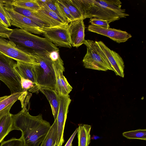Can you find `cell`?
<instances>
[{
	"label": "cell",
	"instance_id": "obj_1",
	"mask_svg": "<svg viewBox=\"0 0 146 146\" xmlns=\"http://www.w3.org/2000/svg\"><path fill=\"white\" fill-rule=\"evenodd\" d=\"M28 104L21 106V111L12 114L14 130L21 131L26 146H39L51 125L48 122L43 119L41 114L31 115L29 108H27Z\"/></svg>",
	"mask_w": 146,
	"mask_h": 146
},
{
	"label": "cell",
	"instance_id": "obj_2",
	"mask_svg": "<svg viewBox=\"0 0 146 146\" xmlns=\"http://www.w3.org/2000/svg\"><path fill=\"white\" fill-rule=\"evenodd\" d=\"M81 12L84 20L96 17L110 23L129 15L121 8L119 0H72Z\"/></svg>",
	"mask_w": 146,
	"mask_h": 146
},
{
	"label": "cell",
	"instance_id": "obj_3",
	"mask_svg": "<svg viewBox=\"0 0 146 146\" xmlns=\"http://www.w3.org/2000/svg\"><path fill=\"white\" fill-rule=\"evenodd\" d=\"M17 47L32 55H45L54 51H59L56 46L45 38L16 28L8 39Z\"/></svg>",
	"mask_w": 146,
	"mask_h": 146
},
{
	"label": "cell",
	"instance_id": "obj_4",
	"mask_svg": "<svg viewBox=\"0 0 146 146\" xmlns=\"http://www.w3.org/2000/svg\"><path fill=\"white\" fill-rule=\"evenodd\" d=\"M48 54L45 55H33L39 64L38 65H34V71L37 84L40 89L47 88L55 90L56 75L53 63Z\"/></svg>",
	"mask_w": 146,
	"mask_h": 146
},
{
	"label": "cell",
	"instance_id": "obj_5",
	"mask_svg": "<svg viewBox=\"0 0 146 146\" xmlns=\"http://www.w3.org/2000/svg\"><path fill=\"white\" fill-rule=\"evenodd\" d=\"M84 44L87 47L86 53L82 60L85 68L104 71L108 70L113 71L97 41L85 40Z\"/></svg>",
	"mask_w": 146,
	"mask_h": 146
},
{
	"label": "cell",
	"instance_id": "obj_6",
	"mask_svg": "<svg viewBox=\"0 0 146 146\" xmlns=\"http://www.w3.org/2000/svg\"><path fill=\"white\" fill-rule=\"evenodd\" d=\"M13 59L0 52V80L10 89L11 94L22 92L21 77L15 67Z\"/></svg>",
	"mask_w": 146,
	"mask_h": 146
},
{
	"label": "cell",
	"instance_id": "obj_7",
	"mask_svg": "<svg viewBox=\"0 0 146 146\" xmlns=\"http://www.w3.org/2000/svg\"><path fill=\"white\" fill-rule=\"evenodd\" d=\"M69 23L55 27H44L42 34L44 38L56 46L71 48L68 31Z\"/></svg>",
	"mask_w": 146,
	"mask_h": 146
},
{
	"label": "cell",
	"instance_id": "obj_8",
	"mask_svg": "<svg viewBox=\"0 0 146 146\" xmlns=\"http://www.w3.org/2000/svg\"><path fill=\"white\" fill-rule=\"evenodd\" d=\"M0 52L17 62L39 65L33 56L19 48L12 42L1 37Z\"/></svg>",
	"mask_w": 146,
	"mask_h": 146
},
{
	"label": "cell",
	"instance_id": "obj_9",
	"mask_svg": "<svg viewBox=\"0 0 146 146\" xmlns=\"http://www.w3.org/2000/svg\"><path fill=\"white\" fill-rule=\"evenodd\" d=\"M4 8L9 16L11 25L31 33L38 35L43 34V27L10 7L4 6Z\"/></svg>",
	"mask_w": 146,
	"mask_h": 146
},
{
	"label": "cell",
	"instance_id": "obj_10",
	"mask_svg": "<svg viewBox=\"0 0 146 146\" xmlns=\"http://www.w3.org/2000/svg\"><path fill=\"white\" fill-rule=\"evenodd\" d=\"M60 100L59 111L56 119L57 123V134L56 144L61 146L64 142V131L68 111L71 101L70 96L59 95Z\"/></svg>",
	"mask_w": 146,
	"mask_h": 146
},
{
	"label": "cell",
	"instance_id": "obj_11",
	"mask_svg": "<svg viewBox=\"0 0 146 146\" xmlns=\"http://www.w3.org/2000/svg\"><path fill=\"white\" fill-rule=\"evenodd\" d=\"M97 42L108 60L116 75L123 78L124 64L121 56L117 53L108 48L102 41H100Z\"/></svg>",
	"mask_w": 146,
	"mask_h": 146
},
{
	"label": "cell",
	"instance_id": "obj_12",
	"mask_svg": "<svg viewBox=\"0 0 146 146\" xmlns=\"http://www.w3.org/2000/svg\"><path fill=\"white\" fill-rule=\"evenodd\" d=\"M88 30L91 32L108 37L118 43L125 42L132 37L130 34L126 31L110 27L107 28L90 25Z\"/></svg>",
	"mask_w": 146,
	"mask_h": 146
},
{
	"label": "cell",
	"instance_id": "obj_13",
	"mask_svg": "<svg viewBox=\"0 0 146 146\" xmlns=\"http://www.w3.org/2000/svg\"><path fill=\"white\" fill-rule=\"evenodd\" d=\"M85 27L82 19L75 20L68 25V31L72 46L76 48L84 44Z\"/></svg>",
	"mask_w": 146,
	"mask_h": 146
},
{
	"label": "cell",
	"instance_id": "obj_14",
	"mask_svg": "<svg viewBox=\"0 0 146 146\" xmlns=\"http://www.w3.org/2000/svg\"><path fill=\"white\" fill-rule=\"evenodd\" d=\"M38 3L41 8L35 12V13L50 27L57 26L65 23H69L64 22L56 13L43 4Z\"/></svg>",
	"mask_w": 146,
	"mask_h": 146
},
{
	"label": "cell",
	"instance_id": "obj_15",
	"mask_svg": "<svg viewBox=\"0 0 146 146\" xmlns=\"http://www.w3.org/2000/svg\"><path fill=\"white\" fill-rule=\"evenodd\" d=\"M53 67L56 80L55 91L59 95H68L72 89V87L63 75V72L60 70H57Z\"/></svg>",
	"mask_w": 146,
	"mask_h": 146
},
{
	"label": "cell",
	"instance_id": "obj_16",
	"mask_svg": "<svg viewBox=\"0 0 146 146\" xmlns=\"http://www.w3.org/2000/svg\"><path fill=\"white\" fill-rule=\"evenodd\" d=\"M34 65L32 64L17 61L15 68L20 77L28 79L38 86L34 71Z\"/></svg>",
	"mask_w": 146,
	"mask_h": 146
},
{
	"label": "cell",
	"instance_id": "obj_17",
	"mask_svg": "<svg viewBox=\"0 0 146 146\" xmlns=\"http://www.w3.org/2000/svg\"><path fill=\"white\" fill-rule=\"evenodd\" d=\"M13 130L14 127L12 114L8 111L0 117V143Z\"/></svg>",
	"mask_w": 146,
	"mask_h": 146
},
{
	"label": "cell",
	"instance_id": "obj_18",
	"mask_svg": "<svg viewBox=\"0 0 146 146\" xmlns=\"http://www.w3.org/2000/svg\"><path fill=\"white\" fill-rule=\"evenodd\" d=\"M40 91L46 97L51 106L54 120L56 119L59 111L60 100L59 96L54 90L49 88H42Z\"/></svg>",
	"mask_w": 146,
	"mask_h": 146
},
{
	"label": "cell",
	"instance_id": "obj_19",
	"mask_svg": "<svg viewBox=\"0 0 146 146\" xmlns=\"http://www.w3.org/2000/svg\"><path fill=\"white\" fill-rule=\"evenodd\" d=\"M91 126L80 124L77 128L78 146H88L91 142Z\"/></svg>",
	"mask_w": 146,
	"mask_h": 146
},
{
	"label": "cell",
	"instance_id": "obj_20",
	"mask_svg": "<svg viewBox=\"0 0 146 146\" xmlns=\"http://www.w3.org/2000/svg\"><path fill=\"white\" fill-rule=\"evenodd\" d=\"M8 3L5 6L9 7L13 9L16 12L31 19L43 27H50L35 12L23 8L11 5L9 4Z\"/></svg>",
	"mask_w": 146,
	"mask_h": 146
},
{
	"label": "cell",
	"instance_id": "obj_21",
	"mask_svg": "<svg viewBox=\"0 0 146 146\" xmlns=\"http://www.w3.org/2000/svg\"><path fill=\"white\" fill-rule=\"evenodd\" d=\"M11 5L20 7L34 12L39 10L41 7L36 0H13L9 1Z\"/></svg>",
	"mask_w": 146,
	"mask_h": 146
},
{
	"label": "cell",
	"instance_id": "obj_22",
	"mask_svg": "<svg viewBox=\"0 0 146 146\" xmlns=\"http://www.w3.org/2000/svg\"><path fill=\"white\" fill-rule=\"evenodd\" d=\"M57 134V123L56 119L51 126L40 146H54L56 143Z\"/></svg>",
	"mask_w": 146,
	"mask_h": 146
},
{
	"label": "cell",
	"instance_id": "obj_23",
	"mask_svg": "<svg viewBox=\"0 0 146 146\" xmlns=\"http://www.w3.org/2000/svg\"><path fill=\"white\" fill-rule=\"evenodd\" d=\"M22 92L11 94L0 101V117L10 110L15 103L19 100Z\"/></svg>",
	"mask_w": 146,
	"mask_h": 146
},
{
	"label": "cell",
	"instance_id": "obj_24",
	"mask_svg": "<svg viewBox=\"0 0 146 146\" xmlns=\"http://www.w3.org/2000/svg\"><path fill=\"white\" fill-rule=\"evenodd\" d=\"M38 3H42L46 6L49 9L56 13L64 22L67 21L60 9L56 0H36Z\"/></svg>",
	"mask_w": 146,
	"mask_h": 146
},
{
	"label": "cell",
	"instance_id": "obj_25",
	"mask_svg": "<svg viewBox=\"0 0 146 146\" xmlns=\"http://www.w3.org/2000/svg\"><path fill=\"white\" fill-rule=\"evenodd\" d=\"M61 0L69 9L75 20L81 19L84 20L81 12L72 0Z\"/></svg>",
	"mask_w": 146,
	"mask_h": 146
},
{
	"label": "cell",
	"instance_id": "obj_26",
	"mask_svg": "<svg viewBox=\"0 0 146 146\" xmlns=\"http://www.w3.org/2000/svg\"><path fill=\"white\" fill-rule=\"evenodd\" d=\"M123 136L129 139H139L146 141V129H139L123 132Z\"/></svg>",
	"mask_w": 146,
	"mask_h": 146
},
{
	"label": "cell",
	"instance_id": "obj_27",
	"mask_svg": "<svg viewBox=\"0 0 146 146\" xmlns=\"http://www.w3.org/2000/svg\"><path fill=\"white\" fill-rule=\"evenodd\" d=\"M48 55L52 61L53 66L57 70H60L63 72L65 71L63 62L60 58L59 51H54L49 53Z\"/></svg>",
	"mask_w": 146,
	"mask_h": 146
},
{
	"label": "cell",
	"instance_id": "obj_28",
	"mask_svg": "<svg viewBox=\"0 0 146 146\" xmlns=\"http://www.w3.org/2000/svg\"><path fill=\"white\" fill-rule=\"evenodd\" d=\"M20 77L22 92H26L28 90L30 92L37 94L40 91L39 86L32 81L28 79Z\"/></svg>",
	"mask_w": 146,
	"mask_h": 146
},
{
	"label": "cell",
	"instance_id": "obj_29",
	"mask_svg": "<svg viewBox=\"0 0 146 146\" xmlns=\"http://www.w3.org/2000/svg\"><path fill=\"white\" fill-rule=\"evenodd\" d=\"M0 146H26L22 136L19 139L12 138L5 141H3Z\"/></svg>",
	"mask_w": 146,
	"mask_h": 146
},
{
	"label": "cell",
	"instance_id": "obj_30",
	"mask_svg": "<svg viewBox=\"0 0 146 146\" xmlns=\"http://www.w3.org/2000/svg\"><path fill=\"white\" fill-rule=\"evenodd\" d=\"M64 16L67 21L70 23L75 21L68 8L62 3L61 0H56Z\"/></svg>",
	"mask_w": 146,
	"mask_h": 146
},
{
	"label": "cell",
	"instance_id": "obj_31",
	"mask_svg": "<svg viewBox=\"0 0 146 146\" xmlns=\"http://www.w3.org/2000/svg\"><path fill=\"white\" fill-rule=\"evenodd\" d=\"M4 5H0V19L2 24L9 28L11 26L9 16L4 8Z\"/></svg>",
	"mask_w": 146,
	"mask_h": 146
},
{
	"label": "cell",
	"instance_id": "obj_32",
	"mask_svg": "<svg viewBox=\"0 0 146 146\" xmlns=\"http://www.w3.org/2000/svg\"><path fill=\"white\" fill-rule=\"evenodd\" d=\"M89 23L92 25L107 28L110 27L109 23L107 21L96 17L90 19Z\"/></svg>",
	"mask_w": 146,
	"mask_h": 146
},
{
	"label": "cell",
	"instance_id": "obj_33",
	"mask_svg": "<svg viewBox=\"0 0 146 146\" xmlns=\"http://www.w3.org/2000/svg\"><path fill=\"white\" fill-rule=\"evenodd\" d=\"M13 31V29L7 28L2 24H0V37L9 39Z\"/></svg>",
	"mask_w": 146,
	"mask_h": 146
},
{
	"label": "cell",
	"instance_id": "obj_34",
	"mask_svg": "<svg viewBox=\"0 0 146 146\" xmlns=\"http://www.w3.org/2000/svg\"><path fill=\"white\" fill-rule=\"evenodd\" d=\"M9 1L7 0H0V5H4L5 6L6 4L8 3Z\"/></svg>",
	"mask_w": 146,
	"mask_h": 146
},
{
	"label": "cell",
	"instance_id": "obj_35",
	"mask_svg": "<svg viewBox=\"0 0 146 146\" xmlns=\"http://www.w3.org/2000/svg\"><path fill=\"white\" fill-rule=\"evenodd\" d=\"M100 138L99 136L95 135H93L91 137V139L92 140H96Z\"/></svg>",
	"mask_w": 146,
	"mask_h": 146
},
{
	"label": "cell",
	"instance_id": "obj_36",
	"mask_svg": "<svg viewBox=\"0 0 146 146\" xmlns=\"http://www.w3.org/2000/svg\"><path fill=\"white\" fill-rule=\"evenodd\" d=\"M7 96H4L2 97H0V101H1L2 100H3L5 98H6L7 97Z\"/></svg>",
	"mask_w": 146,
	"mask_h": 146
},
{
	"label": "cell",
	"instance_id": "obj_37",
	"mask_svg": "<svg viewBox=\"0 0 146 146\" xmlns=\"http://www.w3.org/2000/svg\"><path fill=\"white\" fill-rule=\"evenodd\" d=\"M54 146H59L58 145L56 144V143L55 144Z\"/></svg>",
	"mask_w": 146,
	"mask_h": 146
},
{
	"label": "cell",
	"instance_id": "obj_38",
	"mask_svg": "<svg viewBox=\"0 0 146 146\" xmlns=\"http://www.w3.org/2000/svg\"><path fill=\"white\" fill-rule=\"evenodd\" d=\"M0 24H2V22H1V20L0 19Z\"/></svg>",
	"mask_w": 146,
	"mask_h": 146
}]
</instances>
